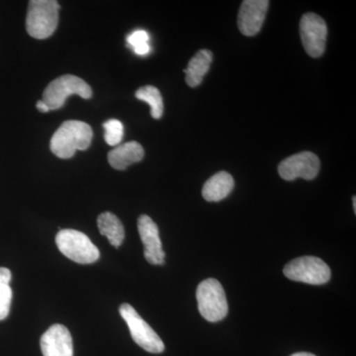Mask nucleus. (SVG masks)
<instances>
[{"label": "nucleus", "instance_id": "1", "mask_svg": "<svg viewBox=\"0 0 356 356\" xmlns=\"http://www.w3.org/2000/svg\"><path fill=\"white\" fill-rule=\"evenodd\" d=\"M92 129L81 121H67L60 125L51 137L50 147L60 159H70L76 151H84L92 140Z\"/></svg>", "mask_w": 356, "mask_h": 356}, {"label": "nucleus", "instance_id": "2", "mask_svg": "<svg viewBox=\"0 0 356 356\" xmlns=\"http://www.w3.org/2000/svg\"><path fill=\"white\" fill-rule=\"evenodd\" d=\"M60 6L55 0H31L28 6L26 29L35 39L49 38L57 29Z\"/></svg>", "mask_w": 356, "mask_h": 356}, {"label": "nucleus", "instance_id": "3", "mask_svg": "<svg viewBox=\"0 0 356 356\" xmlns=\"http://www.w3.org/2000/svg\"><path fill=\"white\" fill-rule=\"evenodd\" d=\"M60 252L77 264H93L99 259V250L86 234L76 229H62L56 236Z\"/></svg>", "mask_w": 356, "mask_h": 356}, {"label": "nucleus", "instance_id": "4", "mask_svg": "<svg viewBox=\"0 0 356 356\" xmlns=\"http://www.w3.org/2000/svg\"><path fill=\"white\" fill-rule=\"evenodd\" d=\"M198 309L208 322L222 321L228 314V302L221 283L216 280H206L199 284L196 291Z\"/></svg>", "mask_w": 356, "mask_h": 356}, {"label": "nucleus", "instance_id": "5", "mask_svg": "<svg viewBox=\"0 0 356 356\" xmlns=\"http://www.w3.org/2000/svg\"><path fill=\"white\" fill-rule=\"evenodd\" d=\"M77 95L83 99L92 96V90L83 79L72 74H65L51 81L44 89L43 102L50 110L60 109L70 95Z\"/></svg>", "mask_w": 356, "mask_h": 356}, {"label": "nucleus", "instance_id": "6", "mask_svg": "<svg viewBox=\"0 0 356 356\" xmlns=\"http://www.w3.org/2000/svg\"><path fill=\"white\" fill-rule=\"evenodd\" d=\"M287 278L297 282L322 285L331 280V269L324 261L315 257H302L294 259L283 269Z\"/></svg>", "mask_w": 356, "mask_h": 356}, {"label": "nucleus", "instance_id": "7", "mask_svg": "<svg viewBox=\"0 0 356 356\" xmlns=\"http://www.w3.org/2000/svg\"><path fill=\"white\" fill-rule=\"evenodd\" d=\"M119 311L121 317L127 323L131 336L138 346L151 353H161L165 350V343L161 337L132 306L123 304Z\"/></svg>", "mask_w": 356, "mask_h": 356}, {"label": "nucleus", "instance_id": "8", "mask_svg": "<svg viewBox=\"0 0 356 356\" xmlns=\"http://www.w3.org/2000/svg\"><path fill=\"white\" fill-rule=\"evenodd\" d=\"M300 35L304 49L312 58H320L325 50L327 28L325 20L315 13H307L300 21Z\"/></svg>", "mask_w": 356, "mask_h": 356}, {"label": "nucleus", "instance_id": "9", "mask_svg": "<svg viewBox=\"0 0 356 356\" xmlns=\"http://www.w3.org/2000/svg\"><path fill=\"white\" fill-rule=\"evenodd\" d=\"M320 159L311 152H303L293 154L278 165V173L281 178L287 181H293L297 178L312 180L320 172Z\"/></svg>", "mask_w": 356, "mask_h": 356}, {"label": "nucleus", "instance_id": "10", "mask_svg": "<svg viewBox=\"0 0 356 356\" xmlns=\"http://www.w3.org/2000/svg\"><path fill=\"white\" fill-rule=\"evenodd\" d=\"M138 229L145 247V259L154 266H163L165 254L161 247L159 227L156 222L147 215H142L138 220Z\"/></svg>", "mask_w": 356, "mask_h": 356}, {"label": "nucleus", "instance_id": "11", "mask_svg": "<svg viewBox=\"0 0 356 356\" xmlns=\"http://www.w3.org/2000/svg\"><path fill=\"white\" fill-rule=\"evenodd\" d=\"M268 6L267 0H245L243 2L238 11V26L245 36H254L261 31Z\"/></svg>", "mask_w": 356, "mask_h": 356}, {"label": "nucleus", "instance_id": "12", "mask_svg": "<svg viewBox=\"0 0 356 356\" xmlns=\"http://www.w3.org/2000/svg\"><path fill=\"white\" fill-rule=\"evenodd\" d=\"M40 344L44 356H74L72 334L65 325H51L42 336Z\"/></svg>", "mask_w": 356, "mask_h": 356}, {"label": "nucleus", "instance_id": "13", "mask_svg": "<svg viewBox=\"0 0 356 356\" xmlns=\"http://www.w3.org/2000/svg\"><path fill=\"white\" fill-rule=\"evenodd\" d=\"M145 156V151L139 143L132 140L115 147L108 154L110 165L117 170H125L133 163H139Z\"/></svg>", "mask_w": 356, "mask_h": 356}, {"label": "nucleus", "instance_id": "14", "mask_svg": "<svg viewBox=\"0 0 356 356\" xmlns=\"http://www.w3.org/2000/svg\"><path fill=\"white\" fill-rule=\"evenodd\" d=\"M234 178L229 173L220 172L213 175L204 184L202 195L206 201L209 202H218L222 199L228 197L234 189Z\"/></svg>", "mask_w": 356, "mask_h": 356}, {"label": "nucleus", "instance_id": "15", "mask_svg": "<svg viewBox=\"0 0 356 356\" xmlns=\"http://www.w3.org/2000/svg\"><path fill=\"white\" fill-rule=\"evenodd\" d=\"M213 55L210 51H199L193 58H191L186 70H184L185 81L191 88H196L202 83L204 76L210 70L212 64Z\"/></svg>", "mask_w": 356, "mask_h": 356}, {"label": "nucleus", "instance_id": "16", "mask_svg": "<svg viewBox=\"0 0 356 356\" xmlns=\"http://www.w3.org/2000/svg\"><path fill=\"white\" fill-rule=\"evenodd\" d=\"M97 225L102 235L106 236L113 247H120L125 238V229L116 215L110 212L102 213L98 217Z\"/></svg>", "mask_w": 356, "mask_h": 356}, {"label": "nucleus", "instance_id": "17", "mask_svg": "<svg viewBox=\"0 0 356 356\" xmlns=\"http://www.w3.org/2000/svg\"><path fill=\"white\" fill-rule=\"evenodd\" d=\"M136 97L149 105L153 118H161L163 114V102L158 88L153 86H143L136 91Z\"/></svg>", "mask_w": 356, "mask_h": 356}, {"label": "nucleus", "instance_id": "18", "mask_svg": "<svg viewBox=\"0 0 356 356\" xmlns=\"http://www.w3.org/2000/svg\"><path fill=\"white\" fill-rule=\"evenodd\" d=\"M128 46L133 49L137 55L146 56L151 51L149 44V34L145 30H137L127 38Z\"/></svg>", "mask_w": 356, "mask_h": 356}, {"label": "nucleus", "instance_id": "19", "mask_svg": "<svg viewBox=\"0 0 356 356\" xmlns=\"http://www.w3.org/2000/svg\"><path fill=\"white\" fill-rule=\"evenodd\" d=\"M103 127L105 130L104 139L107 144L112 147L119 146L121 140H123V124L120 121L112 119V120L105 122L103 124Z\"/></svg>", "mask_w": 356, "mask_h": 356}, {"label": "nucleus", "instance_id": "20", "mask_svg": "<svg viewBox=\"0 0 356 356\" xmlns=\"http://www.w3.org/2000/svg\"><path fill=\"white\" fill-rule=\"evenodd\" d=\"M13 289L9 285L0 288V321L4 320L10 311Z\"/></svg>", "mask_w": 356, "mask_h": 356}, {"label": "nucleus", "instance_id": "21", "mask_svg": "<svg viewBox=\"0 0 356 356\" xmlns=\"http://www.w3.org/2000/svg\"><path fill=\"white\" fill-rule=\"evenodd\" d=\"M11 280V271L6 267H0V288L9 285Z\"/></svg>", "mask_w": 356, "mask_h": 356}, {"label": "nucleus", "instance_id": "22", "mask_svg": "<svg viewBox=\"0 0 356 356\" xmlns=\"http://www.w3.org/2000/svg\"><path fill=\"white\" fill-rule=\"evenodd\" d=\"M36 106L37 109H38L40 112H42V113H47V112L51 111L48 105H47L43 100H39V102H37Z\"/></svg>", "mask_w": 356, "mask_h": 356}, {"label": "nucleus", "instance_id": "23", "mask_svg": "<svg viewBox=\"0 0 356 356\" xmlns=\"http://www.w3.org/2000/svg\"><path fill=\"white\" fill-rule=\"evenodd\" d=\"M291 356H316V355H312V353H294V355H292Z\"/></svg>", "mask_w": 356, "mask_h": 356}, {"label": "nucleus", "instance_id": "24", "mask_svg": "<svg viewBox=\"0 0 356 356\" xmlns=\"http://www.w3.org/2000/svg\"><path fill=\"white\" fill-rule=\"evenodd\" d=\"M353 209H355V213H356V197H355V196H353Z\"/></svg>", "mask_w": 356, "mask_h": 356}]
</instances>
